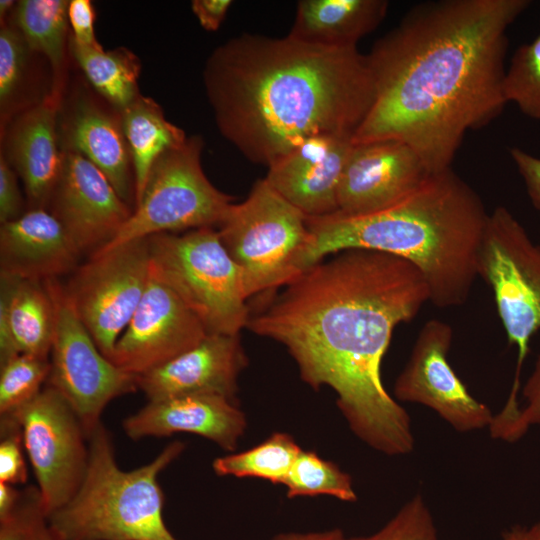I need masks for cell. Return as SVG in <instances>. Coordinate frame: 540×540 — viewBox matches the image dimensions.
Instances as JSON below:
<instances>
[{
	"label": "cell",
	"mask_w": 540,
	"mask_h": 540,
	"mask_svg": "<svg viewBox=\"0 0 540 540\" xmlns=\"http://www.w3.org/2000/svg\"><path fill=\"white\" fill-rule=\"evenodd\" d=\"M430 302L411 262L349 249L301 272L247 327L284 345L313 389H333L351 431L389 456L407 455L415 439L407 411L391 397L381 364L394 329Z\"/></svg>",
	"instance_id": "6da1fadb"
},
{
	"label": "cell",
	"mask_w": 540,
	"mask_h": 540,
	"mask_svg": "<svg viewBox=\"0 0 540 540\" xmlns=\"http://www.w3.org/2000/svg\"><path fill=\"white\" fill-rule=\"evenodd\" d=\"M527 0L417 4L367 55L374 100L353 144L398 140L431 174L451 168L470 130L498 117L507 29Z\"/></svg>",
	"instance_id": "7a4b0ae2"
},
{
	"label": "cell",
	"mask_w": 540,
	"mask_h": 540,
	"mask_svg": "<svg viewBox=\"0 0 540 540\" xmlns=\"http://www.w3.org/2000/svg\"><path fill=\"white\" fill-rule=\"evenodd\" d=\"M203 80L220 133L267 167L310 137H353L374 100L367 55L357 46H324L289 34L228 40L207 59Z\"/></svg>",
	"instance_id": "3957f363"
},
{
	"label": "cell",
	"mask_w": 540,
	"mask_h": 540,
	"mask_svg": "<svg viewBox=\"0 0 540 540\" xmlns=\"http://www.w3.org/2000/svg\"><path fill=\"white\" fill-rule=\"evenodd\" d=\"M487 217L479 195L450 168L384 209L308 217L310 241L301 272L344 250L383 252L419 269L436 307L461 306L478 277Z\"/></svg>",
	"instance_id": "277c9868"
},
{
	"label": "cell",
	"mask_w": 540,
	"mask_h": 540,
	"mask_svg": "<svg viewBox=\"0 0 540 540\" xmlns=\"http://www.w3.org/2000/svg\"><path fill=\"white\" fill-rule=\"evenodd\" d=\"M89 461L75 495L48 516L60 540H178L167 528L160 473L183 451L168 444L152 461L123 470L100 422L88 435Z\"/></svg>",
	"instance_id": "5b68a950"
},
{
	"label": "cell",
	"mask_w": 540,
	"mask_h": 540,
	"mask_svg": "<svg viewBox=\"0 0 540 540\" xmlns=\"http://www.w3.org/2000/svg\"><path fill=\"white\" fill-rule=\"evenodd\" d=\"M151 265L199 318L208 334L239 335L250 309L241 271L215 227L148 238Z\"/></svg>",
	"instance_id": "8992f818"
},
{
	"label": "cell",
	"mask_w": 540,
	"mask_h": 540,
	"mask_svg": "<svg viewBox=\"0 0 540 540\" xmlns=\"http://www.w3.org/2000/svg\"><path fill=\"white\" fill-rule=\"evenodd\" d=\"M239 267L248 298L284 287L301 273L310 241L308 217L264 179L233 203L216 227Z\"/></svg>",
	"instance_id": "52a82bcc"
},
{
	"label": "cell",
	"mask_w": 540,
	"mask_h": 540,
	"mask_svg": "<svg viewBox=\"0 0 540 540\" xmlns=\"http://www.w3.org/2000/svg\"><path fill=\"white\" fill-rule=\"evenodd\" d=\"M203 141L198 136L164 153L154 163L130 218L118 234L94 253L163 233L217 227L233 204L201 166ZM92 253V254H94Z\"/></svg>",
	"instance_id": "ba28073f"
},
{
	"label": "cell",
	"mask_w": 540,
	"mask_h": 540,
	"mask_svg": "<svg viewBox=\"0 0 540 540\" xmlns=\"http://www.w3.org/2000/svg\"><path fill=\"white\" fill-rule=\"evenodd\" d=\"M477 273L493 292L508 343L517 348L512 387L520 390L521 369L540 330V245L504 206L488 213Z\"/></svg>",
	"instance_id": "9c48e42d"
},
{
	"label": "cell",
	"mask_w": 540,
	"mask_h": 540,
	"mask_svg": "<svg viewBox=\"0 0 540 540\" xmlns=\"http://www.w3.org/2000/svg\"><path fill=\"white\" fill-rule=\"evenodd\" d=\"M45 282L55 307L47 383L66 399L89 435L113 399L138 389L137 377L116 366L100 351L59 281Z\"/></svg>",
	"instance_id": "30bf717a"
},
{
	"label": "cell",
	"mask_w": 540,
	"mask_h": 540,
	"mask_svg": "<svg viewBox=\"0 0 540 540\" xmlns=\"http://www.w3.org/2000/svg\"><path fill=\"white\" fill-rule=\"evenodd\" d=\"M150 262L148 238L133 240L91 254L63 286L74 312L108 359L143 297Z\"/></svg>",
	"instance_id": "8fae6325"
},
{
	"label": "cell",
	"mask_w": 540,
	"mask_h": 540,
	"mask_svg": "<svg viewBox=\"0 0 540 540\" xmlns=\"http://www.w3.org/2000/svg\"><path fill=\"white\" fill-rule=\"evenodd\" d=\"M44 509L49 516L77 492L89 461L88 435L66 399L47 385L15 412Z\"/></svg>",
	"instance_id": "7c38bea8"
},
{
	"label": "cell",
	"mask_w": 540,
	"mask_h": 540,
	"mask_svg": "<svg viewBox=\"0 0 540 540\" xmlns=\"http://www.w3.org/2000/svg\"><path fill=\"white\" fill-rule=\"evenodd\" d=\"M452 339L448 323L428 320L395 381L394 396L432 409L458 432L489 428L494 414L469 393L449 363Z\"/></svg>",
	"instance_id": "4fadbf2b"
},
{
	"label": "cell",
	"mask_w": 540,
	"mask_h": 540,
	"mask_svg": "<svg viewBox=\"0 0 540 540\" xmlns=\"http://www.w3.org/2000/svg\"><path fill=\"white\" fill-rule=\"evenodd\" d=\"M208 332L179 295L156 273H150L143 297L119 337L110 360L138 376L201 342Z\"/></svg>",
	"instance_id": "5bb4252c"
},
{
	"label": "cell",
	"mask_w": 540,
	"mask_h": 540,
	"mask_svg": "<svg viewBox=\"0 0 540 540\" xmlns=\"http://www.w3.org/2000/svg\"><path fill=\"white\" fill-rule=\"evenodd\" d=\"M51 213L81 252L99 250L122 229L133 210L106 176L82 155L64 151Z\"/></svg>",
	"instance_id": "9a60e30c"
},
{
	"label": "cell",
	"mask_w": 540,
	"mask_h": 540,
	"mask_svg": "<svg viewBox=\"0 0 540 540\" xmlns=\"http://www.w3.org/2000/svg\"><path fill=\"white\" fill-rule=\"evenodd\" d=\"M431 175L418 154L398 140L353 144L338 189V211L361 215L389 207Z\"/></svg>",
	"instance_id": "2e32d148"
},
{
	"label": "cell",
	"mask_w": 540,
	"mask_h": 540,
	"mask_svg": "<svg viewBox=\"0 0 540 540\" xmlns=\"http://www.w3.org/2000/svg\"><path fill=\"white\" fill-rule=\"evenodd\" d=\"M352 135L310 137L268 166L265 180L309 218L338 211V189Z\"/></svg>",
	"instance_id": "e0dca14e"
},
{
	"label": "cell",
	"mask_w": 540,
	"mask_h": 540,
	"mask_svg": "<svg viewBox=\"0 0 540 540\" xmlns=\"http://www.w3.org/2000/svg\"><path fill=\"white\" fill-rule=\"evenodd\" d=\"M247 365L239 335L208 334L168 362L137 377L148 401L186 394H218L235 400Z\"/></svg>",
	"instance_id": "ac0fdd59"
},
{
	"label": "cell",
	"mask_w": 540,
	"mask_h": 540,
	"mask_svg": "<svg viewBox=\"0 0 540 540\" xmlns=\"http://www.w3.org/2000/svg\"><path fill=\"white\" fill-rule=\"evenodd\" d=\"M132 440L175 433L202 436L225 451H234L247 420L236 401L218 394H186L148 401L122 423Z\"/></svg>",
	"instance_id": "d6986e66"
},
{
	"label": "cell",
	"mask_w": 540,
	"mask_h": 540,
	"mask_svg": "<svg viewBox=\"0 0 540 540\" xmlns=\"http://www.w3.org/2000/svg\"><path fill=\"white\" fill-rule=\"evenodd\" d=\"M80 255L60 221L44 208L29 209L1 224V277L57 279L76 269Z\"/></svg>",
	"instance_id": "ffe728a7"
},
{
	"label": "cell",
	"mask_w": 540,
	"mask_h": 540,
	"mask_svg": "<svg viewBox=\"0 0 540 540\" xmlns=\"http://www.w3.org/2000/svg\"><path fill=\"white\" fill-rule=\"evenodd\" d=\"M60 96L51 93L24 110L6 136L5 159L21 177L30 209L50 203L63 163L58 148L57 115Z\"/></svg>",
	"instance_id": "44dd1931"
},
{
	"label": "cell",
	"mask_w": 540,
	"mask_h": 540,
	"mask_svg": "<svg viewBox=\"0 0 540 540\" xmlns=\"http://www.w3.org/2000/svg\"><path fill=\"white\" fill-rule=\"evenodd\" d=\"M0 279V364L19 354L48 358L55 307L46 282Z\"/></svg>",
	"instance_id": "7402d4cb"
},
{
	"label": "cell",
	"mask_w": 540,
	"mask_h": 540,
	"mask_svg": "<svg viewBox=\"0 0 540 540\" xmlns=\"http://www.w3.org/2000/svg\"><path fill=\"white\" fill-rule=\"evenodd\" d=\"M62 131L64 151L78 153L89 160L127 203L135 190L132 189L134 174L120 117L84 98L74 105Z\"/></svg>",
	"instance_id": "603a6c76"
},
{
	"label": "cell",
	"mask_w": 540,
	"mask_h": 540,
	"mask_svg": "<svg viewBox=\"0 0 540 540\" xmlns=\"http://www.w3.org/2000/svg\"><path fill=\"white\" fill-rule=\"evenodd\" d=\"M388 5L385 0H302L289 35L324 46H357L383 21Z\"/></svg>",
	"instance_id": "cb8c5ba5"
},
{
	"label": "cell",
	"mask_w": 540,
	"mask_h": 540,
	"mask_svg": "<svg viewBox=\"0 0 540 540\" xmlns=\"http://www.w3.org/2000/svg\"><path fill=\"white\" fill-rule=\"evenodd\" d=\"M120 121L131 155L136 203L154 163L167 151L184 145L188 137L165 118L153 99L141 94L120 112Z\"/></svg>",
	"instance_id": "d4e9b609"
},
{
	"label": "cell",
	"mask_w": 540,
	"mask_h": 540,
	"mask_svg": "<svg viewBox=\"0 0 540 540\" xmlns=\"http://www.w3.org/2000/svg\"><path fill=\"white\" fill-rule=\"evenodd\" d=\"M69 1L22 0L14 9V25L31 51L43 54L53 70L52 92L60 96L68 26Z\"/></svg>",
	"instance_id": "484cf974"
},
{
	"label": "cell",
	"mask_w": 540,
	"mask_h": 540,
	"mask_svg": "<svg viewBox=\"0 0 540 540\" xmlns=\"http://www.w3.org/2000/svg\"><path fill=\"white\" fill-rule=\"evenodd\" d=\"M71 53L90 84L121 112L139 95V59L126 48L106 51L80 46L70 38Z\"/></svg>",
	"instance_id": "4316f807"
},
{
	"label": "cell",
	"mask_w": 540,
	"mask_h": 540,
	"mask_svg": "<svg viewBox=\"0 0 540 540\" xmlns=\"http://www.w3.org/2000/svg\"><path fill=\"white\" fill-rule=\"evenodd\" d=\"M301 451L291 435L275 432L251 449L216 458L212 467L219 476L256 477L283 484Z\"/></svg>",
	"instance_id": "83f0119b"
},
{
	"label": "cell",
	"mask_w": 540,
	"mask_h": 540,
	"mask_svg": "<svg viewBox=\"0 0 540 540\" xmlns=\"http://www.w3.org/2000/svg\"><path fill=\"white\" fill-rule=\"evenodd\" d=\"M283 485L289 498L329 495L347 502L357 499L351 476L312 451L300 452Z\"/></svg>",
	"instance_id": "f1b7e54d"
},
{
	"label": "cell",
	"mask_w": 540,
	"mask_h": 540,
	"mask_svg": "<svg viewBox=\"0 0 540 540\" xmlns=\"http://www.w3.org/2000/svg\"><path fill=\"white\" fill-rule=\"evenodd\" d=\"M49 358L19 354L0 364V415H8L30 402L50 373Z\"/></svg>",
	"instance_id": "f546056e"
},
{
	"label": "cell",
	"mask_w": 540,
	"mask_h": 540,
	"mask_svg": "<svg viewBox=\"0 0 540 540\" xmlns=\"http://www.w3.org/2000/svg\"><path fill=\"white\" fill-rule=\"evenodd\" d=\"M503 92L507 103L540 120V35L515 51L506 68Z\"/></svg>",
	"instance_id": "4dcf8cb0"
},
{
	"label": "cell",
	"mask_w": 540,
	"mask_h": 540,
	"mask_svg": "<svg viewBox=\"0 0 540 540\" xmlns=\"http://www.w3.org/2000/svg\"><path fill=\"white\" fill-rule=\"evenodd\" d=\"M0 540H60L49 523L37 486L23 489L16 507L0 519Z\"/></svg>",
	"instance_id": "1f68e13d"
},
{
	"label": "cell",
	"mask_w": 540,
	"mask_h": 540,
	"mask_svg": "<svg viewBox=\"0 0 540 540\" xmlns=\"http://www.w3.org/2000/svg\"><path fill=\"white\" fill-rule=\"evenodd\" d=\"M345 540H439V536L428 505L416 494L376 532Z\"/></svg>",
	"instance_id": "d6a6232c"
},
{
	"label": "cell",
	"mask_w": 540,
	"mask_h": 540,
	"mask_svg": "<svg viewBox=\"0 0 540 540\" xmlns=\"http://www.w3.org/2000/svg\"><path fill=\"white\" fill-rule=\"evenodd\" d=\"M23 35L14 24H4L0 30V106L2 115L14 102L25 78L28 52Z\"/></svg>",
	"instance_id": "836d02e7"
},
{
	"label": "cell",
	"mask_w": 540,
	"mask_h": 540,
	"mask_svg": "<svg viewBox=\"0 0 540 540\" xmlns=\"http://www.w3.org/2000/svg\"><path fill=\"white\" fill-rule=\"evenodd\" d=\"M0 482L24 484L28 471L24 458V444L18 422L10 416H1Z\"/></svg>",
	"instance_id": "e575fe53"
},
{
	"label": "cell",
	"mask_w": 540,
	"mask_h": 540,
	"mask_svg": "<svg viewBox=\"0 0 540 540\" xmlns=\"http://www.w3.org/2000/svg\"><path fill=\"white\" fill-rule=\"evenodd\" d=\"M522 396L526 404L520 408L507 442L521 439L532 426H540V354L534 368L522 388Z\"/></svg>",
	"instance_id": "d590c367"
},
{
	"label": "cell",
	"mask_w": 540,
	"mask_h": 540,
	"mask_svg": "<svg viewBox=\"0 0 540 540\" xmlns=\"http://www.w3.org/2000/svg\"><path fill=\"white\" fill-rule=\"evenodd\" d=\"M68 21L73 32L71 39L75 43L89 48H102L94 31L95 10L91 1H69Z\"/></svg>",
	"instance_id": "8d00e7d4"
},
{
	"label": "cell",
	"mask_w": 540,
	"mask_h": 540,
	"mask_svg": "<svg viewBox=\"0 0 540 540\" xmlns=\"http://www.w3.org/2000/svg\"><path fill=\"white\" fill-rule=\"evenodd\" d=\"M23 199L19 191L17 177L3 155L0 157V222L1 224L19 218L23 213Z\"/></svg>",
	"instance_id": "74e56055"
},
{
	"label": "cell",
	"mask_w": 540,
	"mask_h": 540,
	"mask_svg": "<svg viewBox=\"0 0 540 540\" xmlns=\"http://www.w3.org/2000/svg\"><path fill=\"white\" fill-rule=\"evenodd\" d=\"M510 156L521 175L533 206L540 211V157L520 148H511Z\"/></svg>",
	"instance_id": "f35d334b"
},
{
	"label": "cell",
	"mask_w": 540,
	"mask_h": 540,
	"mask_svg": "<svg viewBox=\"0 0 540 540\" xmlns=\"http://www.w3.org/2000/svg\"><path fill=\"white\" fill-rule=\"evenodd\" d=\"M231 5V0H193L191 8L205 30L216 31L221 26Z\"/></svg>",
	"instance_id": "ab89813d"
},
{
	"label": "cell",
	"mask_w": 540,
	"mask_h": 540,
	"mask_svg": "<svg viewBox=\"0 0 540 540\" xmlns=\"http://www.w3.org/2000/svg\"><path fill=\"white\" fill-rule=\"evenodd\" d=\"M341 529H330L320 532H306V533H282L276 535L272 540H345Z\"/></svg>",
	"instance_id": "60d3db41"
},
{
	"label": "cell",
	"mask_w": 540,
	"mask_h": 540,
	"mask_svg": "<svg viewBox=\"0 0 540 540\" xmlns=\"http://www.w3.org/2000/svg\"><path fill=\"white\" fill-rule=\"evenodd\" d=\"M22 490L0 482V519L7 516L20 500Z\"/></svg>",
	"instance_id": "b9f144b4"
},
{
	"label": "cell",
	"mask_w": 540,
	"mask_h": 540,
	"mask_svg": "<svg viewBox=\"0 0 540 540\" xmlns=\"http://www.w3.org/2000/svg\"><path fill=\"white\" fill-rule=\"evenodd\" d=\"M500 540H540V520L531 526H514L505 531Z\"/></svg>",
	"instance_id": "7bdbcfd3"
},
{
	"label": "cell",
	"mask_w": 540,
	"mask_h": 540,
	"mask_svg": "<svg viewBox=\"0 0 540 540\" xmlns=\"http://www.w3.org/2000/svg\"><path fill=\"white\" fill-rule=\"evenodd\" d=\"M16 6L15 2L12 0H1L0 1V18L3 21V19L6 17L8 13L12 10V8Z\"/></svg>",
	"instance_id": "ee69618b"
}]
</instances>
